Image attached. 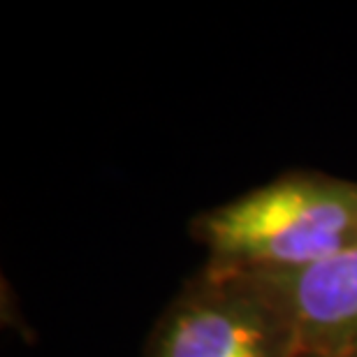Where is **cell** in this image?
<instances>
[{
	"label": "cell",
	"instance_id": "1",
	"mask_svg": "<svg viewBox=\"0 0 357 357\" xmlns=\"http://www.w3.org/2000/svg\"><path fill=\"white\" fill-rule=\"evenodd\" d=\"M190 234L204 269L225 276H283L357 246V181L290 172L197 213Z\"/></svg>",
	"mask_w": 357,
	"mask_h": 357
},
{
	"label": "cell",
	"instance_id": "4",
	"mask_svg": "<svg viewBox=\"0 0 357 357\" xmlns=\"http://www.w3.org/2000/svg\"><path fill=\"white\" fill-rule=\"evenodd\" d=\"M299 357H357V353H341V355H323V353H302Z\"/></svg>",
	"mask_w": 357,
	"mask_h": 357
},
{
	"label": "cell",
	"instance_id": "2",
	"mask_svg": "<svg viewBox=\"0 0 357 357\" xmlns=\"http://www.w3.org/2000/svg\"><path fill=\"white\" fill-rule=\"evenodd\" d=\"M297 334L251 276L199 269L165 306L142 357H299Z\"/></svg>",
	"mask_w": 357,
	"mask_h": 357
},
{
	"label": "cell",
	"instance_id": "3",
	"mask_svg": "<svg viewBox=\"0 0 357 357\" xmlns=\"http://www.w3.org/2000/svg\"><path fill=\"white\" fill-rule=\"evenodd\" d=\"M251 278L290 320L302 353H357V246L297 274Z\"/></svg>",
	"mask_w": 357,
	"mask_h": 357
}]
</instances>
